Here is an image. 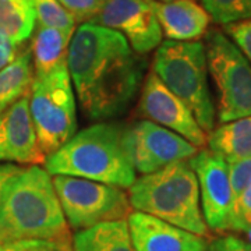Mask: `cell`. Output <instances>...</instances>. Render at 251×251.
I'll use <instances>...</instances> for the list:
<instances>
[{
	"label": "cell",
	"instance_id": "obj_16",
	"mask_svg": "<svg viewBox=\"0 0 251 251\" xmlns=\"http://www.w3.org/2000/svg\"><path fill=\"white\" fill-rule=\"evenodd\" d=\"M72 36L73 34L54 28H36L29 49L32 56L34 77L46 75L57 67L67 64Z\"/></svg>",
	"mask_w": 251,
	"mask_h": 251
},
{
	"label": "cell",
	"instance_id": "obj_33",
	"mask_svg": "<svg viewBox=\"0 0 251 251\" xmlns=\"http://www.w3.org/2000/svg\"><path fill=\"white\" fill-rule=\"evenodd\" d=\"M100 1H105V0H100Z\"/></svg>",
	"mask_w": 251,
	"mask_h": 251
},
{
	"label": "cell",
	"instance_id": "obj_14",
	"mask_svg": "<svg viewBox=\"0 0 251 251\" xmlns=\"http://www.w3.org/2000/svg\"><path fill=\"white\" fill-rule=\"evenodd\" d=\"M127 225L135 251H208L204 236L144 212H130Z\"/></svg>",
	"mask_w": 251,
	"mask_h": 251
},
{
	"label": "cell",
	"instance_id": "obj_10",
	"mask_svg": "<svg viewBox=\"0 0 251 251\" xmlns=\"http://www.w3.org/2000/svg\"><path fill=\"white\" fill-rule=\"evenodd\" d=\"M197 176L200 204L206 227L225 233H236L234 198L229 179L227 162L208 148H201L188 159Z\"/></svg>",
	"mask_w": 251,
	"mask_h": 251
},
{
	"label": "cell",
	"instance_id": "obj_15",
	"mask_svg": "<svg viewBox=\"0 0 251 251\" xmlns=\"http://www.w3.org/2000/svg\"><path fill=\"white\" fill-rule=\"evenodd\" d=\"M162 35L169 41H198L205 35L211 17L196 0H152Z\"/></svg>",
	"mask_w": 251,
	"mask_h": 251
},
{
	"label": "cell",
	"instance_id": "obj_30",
	"mask_svg": "<svg viewBox=\"0 0 251 251\" xmlns=\"http://www.w3.org/2000/svg\"><path fill=\"white\" fill-rule=\"evenodd\" d=\"M20 169L21 168L14 163H0V204H1L7 183L17 175Z\"/></svg>",
	"mask_w": 251,
	"mask_h": 251
},
{
	"label": "cell",
	"instance_id": "obj_7",
	"mask_svg": "<svg viewBox=\"0 0 251 251\" xmlns=\"http://www.w3.org/2000/svg\"><path fill=\"white\" fill-rule=\"evenodd\" d=\"M204 36L208 74L218 95V122L251 116V63L224 31L208 29Z\"/></svg>",
	"mask_w": 251,
	"mask_h": 251
},
{
	"label": "cell",
	"instance_id": "obj_29",
	"mask_svg": "<svg viewBox=\"0 0 251 251\" xmlns=\"http://www.w3.org/2000/svg\"><path fill=\"white\" fill-rule=\"evenodd\" d=\"M17 57V44L10 38L0 34V70L9 66Z\"/></svg>",
	"mask_w": 251,
	"mask_h": 251
},
{
	"label": "cell",
	"instance_id": "obj_21",
	"mask_svg": "<svg viewBox=\"0 0 251 251\" xmlns=\"http://www.w3.org/2000/svg\"><path fill=\"white\" fill-rule=\"evenodd\" d=\"M38 27L54 28L67 34H74L75 18L57 0H32Z\"/></svg>",
	"mask_w": 251,
	"mask_h": 251
},
{
	"label": "cell",
	"instance_id": "obj_32",
	"mask_svg": "<svg viewBox=\"0 0 251 251\" xmlns=\"http://www.w3.org/2000/svg\"><path fill=\"white\" fill-rule=\"evenodd\" d=\"M156 1H172V0H156Z\"/></svg>",
	"mask_w": 251,
	"mask_h": 251
},
{
	"label": "cell",
	"instance_id": "obj_17",
	"mask_svg": "<svg viewBox=\"0 0 251 251\" xmlns=\"http://www.w3.org/2000/svg\"><path fill=\"white\" fill-rule=\"evenodd\" d=\"M72 251H135L127 219L78 230L72 239Z\"/></svg>",
	"mask_w": 251,
	"mask_h": 251
},
{
	"label": "cell",
	"instance_id": "obj_11",
	"mask_svg": "<svg viewBox=\"0 0 251 251\" xmlns=\"http://www.w3.org/2000/svg\"><path fill=\"white\" fill-rule=\"evenodd\" d=\"M90 23L120 32L135 53H148L162 42L152 0H105Z\"/></svg>",
	"mask_w": 251,
	"mask_h": 251
},
{
	"label": "cell",
	"instance_id": "obj_27",
	"mask_svg": "<svg viewBox=\"0 0 251 251\" xmlns=\"http://www.w3.org/2000/svg\"><path fill=\"white\" fill-rule=\"evenodd\" d=\"M234 216L236 233H240L246 226L251 225V180L234 202Z\"/></svg>",
	"mask_w": 251,
	"mask_h": 251
},
{
	"label": "cell",
	"instance_id": "obj_20",
	"mask_svg": "<svg viewBox=\"0 0 251 251\" xmlns=\"http://www.w3.org/2000/svg\"><path fill=\"white\" fill-rule=\"evenodd\" d=\"M35 24L32 0H0V34L20 45L32 35Z\"/></svg>",
	"mask_w": 251,
	"mask_h": 251
},
{
	"label": "cell",
	"instance_id": "obj_13",
	"mask_svg": "<svg viewBox=\"0 0 251 251\" xmlns=\"http://www.w3.org/2000/svg\"><path fill=\"white\" fill-rule=\"evenodd\" d=\"M45 159L29 113L28 92L0 115V162L39 166Z\"/></svg>",
	"mask_w": 251,
	"mask_h": 251
},
{
	"label": "cell",
	"instance_id": "obj_31",
	"mask_svg": "<svg viewBox=\"0 0 251 251\" xmlns=\"http://www.w3.org/2000/svg\"><path fill=\"white\" fill-rule=\"evenodd\" d=\"M240 233L244 236V240L247 243H250L251 244V225H249V226H246L244 229H243Z\"/></svg>",
	"mask_w": 251,
	"mask_h": 251
},
{
	"label": "cell",
	"instance_id": "obj_4",
	"mask_svg": "<svg viewBox=\"0 0 251 251\" xmlns=\"http://www.w3.org/2000/svg\"><path fill=\"white\" fill-rule=\"evenodd\" d=\"M128 201L134 211L152 215L198 236L208 234L197 176L188 161L143 175L128 187Z\"/></svg>",
	"mask_w": 251,
	"mask_h": 251
},
{
	"label": "cell",
	"instance_id": "obj_12",
	"mask_svg": "<svg viewBox=\"0 0 251 251\" xmlns=\"http://www.w3.org/2000/svg\"><path fill=\"white\" fill-rule=\"evenodd\" d=\"M141 88L140 116L179 134L197 148L206 145L205 131L200 127L191 110L165 87L156 74L148 73Z\"/></svg>",
	"mask_w": 251,
	"mask_h": 251
},
{
	"label": "cell",
	"instance_id": "obj_8",
	"mask_svg": "<svg viewBox=\"0 0 251 251\" xmlns=\"http://www.w3.org/2000/svg\"><path fill=\"white\" fill-rule=\"evenodd\" d=\"M52 179L64 218L75 230L127 219L130 214L131 205L125 188L72 176Z\"/></svg>",
	"mask_w": 251,
	"mask_h": 251
},
{
	"label": "cell",
	"instance_id": "obj_19",
	"mask_svg": "<svg viewBox=\"0 0 251 251\" xmlns=\"http://www.w3.org/2000/svg\"><path fill=\"white\" fill-rule=\"evenodd\" d=\"M34 81L32 56L28 49L0 70V115L16 100L27 95Z\"/></svg>",
	"mask_w": 251,
	"mask_h": 251
},
{
	"label": "cell",
	"instance_id": "obj_6",
	"mask_svg": "<svg viewBox=\"0 0 251 251\" xmlns=\"http://www.w3.org/2000/svg\"><path fill=\"white\" fill-rule=\"evenodd\" d=\"M29 113L46 158L77 133V102L67 64L46 75L34 77Z\"/></svg>",
	"mask_w": 251,
	"mask_h": 251
},
{
	"label": "cell",
	"instance_id": "obj_9",
	"mask_svg": "<svg viewBox=\"0 0 251 251\" xmlns=\"http://www.w3.org/2000/svg\"><path fill=\"white\" fill-rule=\"evenodd\" d=\"M122 144L131 166L141 175L188 161L200 150L179 134L150 120L135 122L122 130Z\"/></svg>",
	"mask_w": 251,
	"mask_h": 251
},
{
	"label": "cell",
	"instance_id": "obj_22",
	"mask_svg": "<svg viewBox=\"0 0 251 251\" xmlns=\"http://www.w3.org/2000/svg\"><path fill=\"white\" fill-rule=\"evenodd\" d=\"M201 6L214 23L224 27L251 20V0H201Z\"/></svg>",
	"mask_w": 251,
	"mask_h": 251
},
{
	"label": "cell",
	"instance_id": "obj_28",
	"mask_svg": "<svg viewBox=\"0 0 251 251\" xmlns=\"http://www.w3.org/2000/svg\"><path fill=\"white\" fill-rule=\"evenodd\" d=\"M208 251H251V244L236 234H224L208 243Z\"/></svg>",
	"mask_w": 251,
	"mask_h": 251
},
{
	"label": "cell",
	"instance_id": "obj_25",
	"mask_svg": "<svg viewBox=\"0 0 251 251\" xmlns=\"http://www.w3.org/2000/svg\"><path fill=\"white\" fill-rule=\"evenodd\" d=\"M224 32L229 36L242 53L251 63V20L227 24L224 27Z\"/></svg>",
	"mask_w": 251,
	"mask_h": 251
},
{
	"label": "cell",
	"instance_id": "obj_2",
	"mask_svg": "<svg viewBox=\"0 0 251 251\" xmlns=\"http://www.w3.org/2000/svg\"><path fill=\"white\" fill-rule=\"evenodd\" d=\"M34 239L72 242L53 179L36 165L20 169L0 204V244Z\"/></svg>",
	"mask_w": 251,
	"mask_h": 251
},
{
	"label": "cell",
	"instance_id": "obj_3",
	"mask_svg": "<svg viewBox=\"0 0 251 251\" xmlns=\"http://www.w3.org/2000/svg\"><path fill=\"white\" fill-rule=\"evenodd\" d=\"M44 166L50 176H72L120 188H128L137 179L122 144V128L112 123H95L77 131L46 158Z\"/></svg>",
	"mask_w": 251,
	"mask_h": 251
},
{
	"label": "cell",
	"instance_id": "obj_26",
	"mask_svg": "<svg viewBox=\"0 0 251 251\" xmlns=\"http://www.w3.org/2000/svg\"><path fill=\"white\" fill-rule=\"evenodd\" d=\"M57 1L69 13H72L75 21H81V23H90L103 3L100 0H57Z\"/></svg>",
	"mask_w": 251,
	"mask_h": 251
},
{
	"label": "cell",
	"instance_id": "obj_18",
	"mask_svg": "<svg viewBox=\"0 0 251 251\" xmlns=\"http://www.w3.org/2000/svg\"><path fill=\"white\" fill-rule=\"evenodd\" d=\"M208 150L225 161H236L251 156V116L232 120L215 127L206 135Z\"/></svg>",
	"mask_w": 251,
	"mask_h": 251
},
{
	"label": "cell",
	"instance_id": "obj_24",
	"mask_svg": "<svg viewBox=\"0 0 251 251\" xmlns=\"http://www.w3.org/2000/svg\"><path fill=\"white\" fill-rule=\"evenodd\" d=\"M229 168V179L232 186L234 202L243 193V190L247 187V184L251 180V156L243 158L236 161H227Z\"/></svg>",
	"mask_w": 251,
	"mask_h": 251
},
{
	"label": "cell",
	"instance_id": "obj_23",
	"mask_svg": "<svg viewBox=\"0 0 251 251\" xmlns=\"http://www.w3.org/2000/svg\"><path fill=\"white\" fill-rule=\"evenodd\" d=\"M0 251H72V242L17 240L0 244Z\"/></svg>",
	"mask_w": 251,
	"mask_h": 251
},
{
	"label": "cell",
	"instance_id": "obj_5",
	"mask_svg": "<svg viewBox=\"0 0 251 251\" xmlns=\"http://www.w3.org/2000/svg\"><path fill=\"white\" fill-rule=\"evenodd\" d=\"M152 73L184 102L208 135L216 123V108L208 82L204 42L169 41L156 48Z\"/></svg>",
	"mask_w": 251,
	"mask_h": 251
},
{
	"label": "cell",
	"instance_id": "obj_1",
	"mask_svg": "<svg viewBox=\"0 0 251 251\" xmlns=\"http://www.w3.org/2000/svg\"><path fill=\"white\" fill-rule=\"evenodd\" d=\"M67 69L81 109L92 120L122 115L144 77V63L125 36L92 23H82L74 31Z\"/></svg>",
	"mask_w": 251,
	"mask_h": 251
}]
</instances>
